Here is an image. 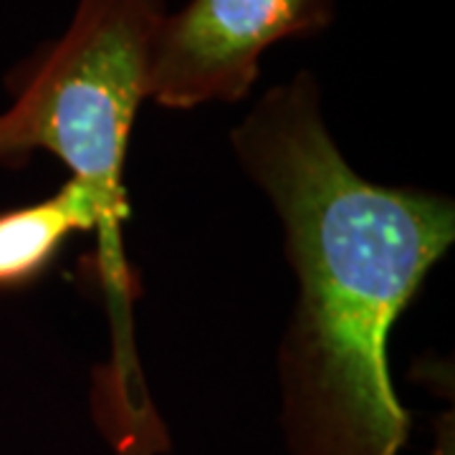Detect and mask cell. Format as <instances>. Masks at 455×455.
<instances>
[{"mask_svg":"<svg viewBox=\"0 0 455 455\" xmlns=\"http://www.w3.org/2000/svg\"><path fill=\"white\" fill-rule=\"evenodd\" d=\"M97 226L94 200L74 180L51 197L0 212V291L36 283L74 233Z\"/></svg>","mask_w":455,"mask_h":455,"instance_id":"4","label":"cell"},{"mask_svg":"<svg viewBox=\"0 0 455 455\" xmlns=\"http://www.w3.org/2000/svg\"><path fill=\"white\" fill-rule=\"evenodd\" d=\"M31 155H26L16 142L13 132L8 127L5 116L0 112V164H23Z\"/></svg>","mask_w":455,"mask_h":455,"instance_id":"5","label":"cell"},{"mask_svg":"<svg viewBox=\"0 0 455 455\" xmlns=\"http://www.w3.org/2000/svg\"><path fill=\"white\" fill-rule=\"evenodd\" d=\"M337 0H188L157 26L147 101L164 109L238 104L256 86L263 53L329 28Z\"/></svg>","mask_w":455,"mask_h":455,"instance_id":"3","label":"cell"},{"mask_svg":"<svg viewBox=\"0 0 455 455\" xmlns=\"http://www.w3.org/2000/svg\"><path fill=\"white\" fill-rule=\"evenodd\" d=\"M164 0H76L71 23L41 44L8 76L13 104L3 112L26 155L49 149L94 200L99 274L114 326L109 372L97 382L99 405L127 415L149 403L130 339L134 299L122 228L130 215L124 164Z\"/></svg>","mask_w":455,"mask_h":455,"instance_id":"2","label":"cell"},{"mask_svg":"<svg viewBox=\"0 0 455 455\" xmlns=\"http://www.w3.org/2000/svg\"><path fill=\"white\" fill-rule=\"evenodd\" d=\"M433 455H453V418L448 415L445 425H440L438 430V445Z\"/></svg>","mask_w":455,"mask_h":455,"instance_id":"6","label":"cell"},{"mask_svg":"<svg viewBox=\"0 0 455 455\" xmlns=\"http://www.w3.org/2000/svg\"><path fill=\"white\" fill-rule=\"evenodd\" d=\"M268 196L299 281L281 341V430L291 455H400L410 412L390 331L455 241V205L385 188L344 160L311 71L271 86L230 134Z\"/></svg>","mask_w":455,"mask_h":455,"instance_id":"1","label":"cell"}]
</instances>
